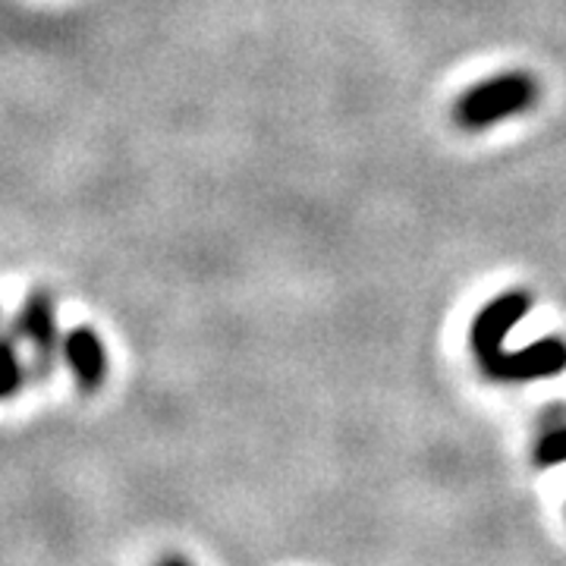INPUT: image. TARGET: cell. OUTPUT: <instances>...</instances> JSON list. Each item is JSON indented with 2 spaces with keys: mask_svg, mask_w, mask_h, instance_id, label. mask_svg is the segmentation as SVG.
I'll return each instance as SVG.
<instances>
[{
  "mask_svg": "<svg viewBox=\"0 0 566 566\" xmlns=\"http://www.w3.org/2000/svg\"><path fill=\"white\" fill-rule=\"evenodd\" d=\"M535 102H538V82L528 73H501L494 80L472 85L457 102L453 117L463 129H485L491 123L526 114Z\"/></svg>",
  "mask_w": 566,
  "mask_h": 566,
  "instance_id": "6da1fadb",
  "label": "cell"
},
{
  "mask_svg": "<svg viewBox=\"0 0 566 566\" xmlns=\"http://www.w3.org/2000/svg\"><path fill=\"white\" fill-rule=\"evenodd\" d=\"M63 356L66 365L73 368V378L82 390H98L107 375V349L102 337L92 327H76L66 340H63Z\"/></svg>",
  "mask_w": 566,
  "mask_h": 566,
  "instance_id": "3957f363",
  "label": "cell"
},
{
  "mask_svg": "<svg viewBox=\"0 0 566 566\" xmlns=\"http://www.w3.org/2000/svg\"><path fill=\"white\" fill-rule=\"evenodd\" d=\"M161 566H192V564H186V560H180V557H170V560H164Z\"/></svg>",
  "mask_w": 566,
  "mask_h": 566,
  "instance_id": "52a82bcc",
  "label": "cell"
},
{
  "mask_svg": "<svg viewBox=\"0 0 566 566\" xmlns=\"http://www.w3.org/2000/svg\"><path fill=\"white\" fill-rule=\"evenodd\" d=\"M22 385V368L17 353H13V344H0V400L13 397Z\"/></svg>",
  "mask_w": 566,
  "mask_h": 566,
  "instance_id": "5b68a950",
  "label": "cell"
},
{
  "mask_svg": "<svg viewBox=\"0 0 566 566\" xmlns=\"http://www.w3.org/2000/svg\"><path fill=\"white\" fill-rule=\"evenodd\" d=\"M20 334L29 344L39 349V356H48L57 340V318H54V303L48 296H29L20 312Z\"/></svg>",
  "mask_w": 566,
  "mask_h": 566,
  "instance_id": "277c9868",
  "label": "cell"
},
{
  "mask_svg": "<svg viewBox=\"0 0 566 566\" xmlns=\"http://www.w3.org/2000/svg\"><path fill=\"white\" fill-rule=\"evenodd\" d=\"M535 463L538 465H557L566 463V428H557L545 434L535 447Z\"/></svg>",
  "mask_w": 566,
  "mask_h": 566,
  "instance_id": "8992f818",
  "label": "cell"
},
{
  "mask_svg": "<svg viewBox=\"0 0 566 566\" xmlns=\"http://www.w3.org/2000/svg\"><path fill=\"white\" fill-rule=\"evenodd\" d=\"M475 363L494 381H535V378L566 371V344L557 337H547L516 353L497 346V349L475 353Z\"/></svg>",
  "mask_w": 566,
  "mask_h": 566,
  "instance_id": "7a4b0ae2",
  "label": "cell"
}]
</instances>
